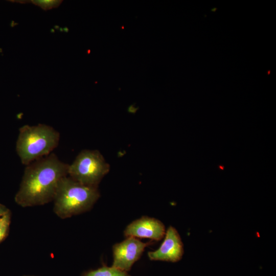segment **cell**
I'll use <instances>...</instances> for the list:
<instances>
[{
    "label": "cell",
    "instance_id": "obj_5",
    "mask_svg": "<svg viewBox=\"0 0 276 276\" xmlns=\"http://www.w3.org/2000/svg\"><path fill=\"white\" fill-rule=\"evenodd\" d=\"M149 243L143 242L137 238L127 237L123 241L115 244L112 247V266L128 272L140 259Z\"/></svg>",
    "mask_w": 276,
    "mask_h": 276
},
{
    "label": "cell",
    "instance_id": "obj_4",
    "mask_svg": "<svg viewBox=\"0 0 276 276\" xmlns=\"http://www.w3.org/2000/svg\"><path fill=\"white\" fill-rule=\"evenodd\" d=\"M109 168V164L98 150L85 149L68 165L67 176L83 185L98 188Z\"/></svg>",
    "mask_w": 276,
    "mask_h": 276
},
{
    "label": "cell",
    "instance_id": "obj_7",
    "mask_svg": "<svg viewBox=\"0 0 276 276\" xmlns=\"http://www.w3.org/2000/svg\"><path fill=\"white\" fill-rule=\"evenodd\" d=\"M165 233V226L162 221L148 216H143L133 221L124 231L126 237L148 238L155 241L161 240Z\"/></svg>",
    "mask_w": 276,
    "mask_h": 276
},
{
    "label": "cell",
    "instance_id": "obj_9",
    "mask_svg": "<svg viewBox=\"0 0 276 276\" xmlns=\"http://www.w3.org/2000/svg\"><path fill=\"white\" fill-rule=\"evenodd\" d=\"M11 218H7L0 223V243L6 238L9 234Z\"/></svg>",
    "mask_w": 276,
    "mask_h": 276
},
{
    "label": "cell",
    "instance_id": "obj_1",
    "mask_svg": "<svg viewBox=\"0 0 276 276\" xmlns=\"http://www.w3.org/2000/svg\"><path fill=\"white\" fill-rule=\"evenodd\" d=\"M68 165L51 153L26 166L15 202L27 208L53 201L60 180L67 176Z\"/></svg>",
    "mask_w": 276,
    "mask_h": 276
},
{
    "label": "cell",
    "instance_id": "obj_6",
    "mask_svg": "<svg viewBox=\"0 0 276 276\" xmlns=\"http://www.w3.org/2000/svg\"><path fill=\"white\" fill-rule=\"evenodd\" d=\"M165 238L159 247L149 251L148 256L152 261L176 262L182 258L183 246L180 236L175 228L170 226L166 231Z\"/></svg>",
    "mask_w": 276,
    "mask_h": 276
},
{
    "label": "cell",
    "instance_id": "obj_12",
    "mask_svg": "<svg viewBox=\"0 0 276 276\" xmlns=\"http://www.w3.org/2000/svg\"><path fill=\"white\" fill-rule=\"evenodd\" d=\"M23 276H37V275H25Z\"/></svg>",
    "mask_w": 276,
    "mask_h": 276
},
{
    "label": "cell",
    "instance_id": "obj_3",
    "mask_svg": "<svg viewBox=\"0 0 276 276\" xmlns=\"http://www.w3.org/2000/svg\"><path fill=\"white\" fill-rule=\"evenodd\" d=\"M59 140V132L51 126L25 125L19 129L16 150L21 163L27 166L51 153Z\"/></svg>",
    "mask_w": 276,
    "mask_h": 276
},
{
    "label": "cell",
    "instance_id": "obj_2",
    "mask_svg": "<svg viewBox=\"0 0 276 276\" xmlns=\"http://www.w3.org/2000/svg\"><path fill=\"white\" fill-rule=\"evenodd\" d=\"M100 196L98 188L83 185L66 176L58 183L53 211L62 219L68 218L90 211Z\"/></svg>",
    "mask_w": 276,
    "mask_h": 276
},
{
    "label": "cell",
    "instance_id": "obj_10",
    "mask_svg": "<svg viewBox=\"0 0 276 276\" xmlns=\"http://www.w3.org/2000/svg\"><path fill=\"white\" fill-rule=\"evenodd\" d=\"M36 5L41 7L44 10L52 9L54 7H56L60 5L61 2L60 1H32Z\"/></svg>",
    "mask_w": 276,
    "mask_h": 276
},
{
    "label": "cell",
    "instance_id": "obj_8",
    "mask_svg": "<svg viewBox=\"0 0 276 276\" xmlns=\"http://www.w3.org/2000/svg\"><path fill=\"white\" fill-rule=\"evenodd\" d=\"M81 276H131L128 272L113 266H103L96 269L84 272Z\"/></svg>",
    "mask_w": 276,
    "mask_h": 276
},
{
    "label": "cell",
    "instance_id": "obj_11",
    "mask_svg": "<svg viewBox=\"0 0 276 276\" xmlns=\"http://www.w3.org/2000/svg\"><path fill=\"white\" fill-rule=\"evenodd\" d=\"M10 217H11L10 210L5 205L0 203V223Z\"/></svg>",
    "mask_w": 276,
    "mask_h": 276
}]
</instances>
